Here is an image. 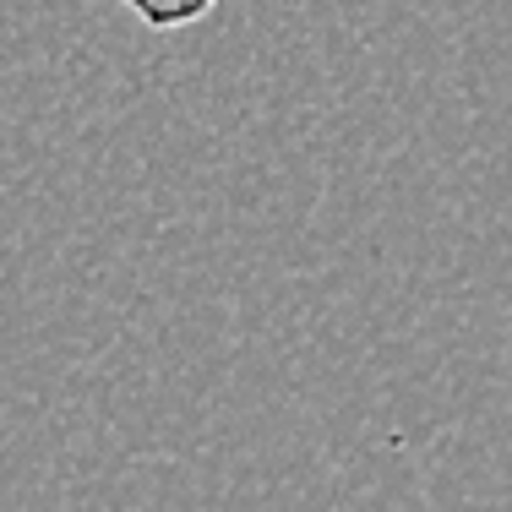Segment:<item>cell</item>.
<instances>
[{"label":"cell","mask_w":512,"mask_h":512,"mask_svg":"<svg viewBox=\"0 0 512 512\" xmlns=\"http://www.w3.org/2000/svg\"><path fill=\"white\" fill-rule=\"evenodd\" d=\"M126 6L137 11L148 28L175 33V28H191V22H202L207 11H213V0H126Z\"/></svg>","instance_id":"obj_1"}]
</instances>
